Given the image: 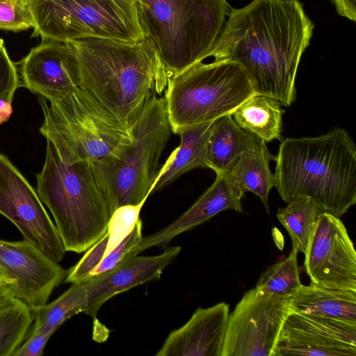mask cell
Segmentation results:
<instances>
[{
  "mask_svg": "<svg viewBox=\"0 0 356 356\" xmlns=\"http://www.w3.org/2000/svg\"><path fill=\"white\" fill-rule=\"evenodd\" d=\"M208 55L238 63L256 94L284 106L296 99V79L314 25L298 0H252L231 9Z\"/></svg>",
  "mask_w": 356,
  "mask_h": 356,
  "instance_id": "1",
  "label": "cell"
},
{
  "mask_svg": "<svg viewBox=\"0 0 356 356\" xmlns=\"http://www.w3.org/2000/svg\"><path fill=\"white\" fill-rule=\"evenodd\" d=\"M67 42L77 59L80 87L129 126L148 100L166 88L170 76L145 35L135 42L85 38Z\"/></svg>",
  "mask_w": 356,
  "mask_h": 356,
  "instance_id": "2",
  "label": "cell"
},
{
  "mask_svg": "<svg viewBox=\"0 0 356 356\" xmlns=\"http://www.w3.org/2000/svg\"><path fill=\"white\" fill-rule=\"evenodd\" d=\"M274 161L275 187L285 202L308 197L338 218L355 204L356 145L344 129L286 138Z\"/></svg>",
  "mask_w": 356,
  "mask_h": 356,
  "instance_id": "3",
  "label": "cell"
},
{
  "mask_svg": "<svg viewBox=\"0 0 356 356\" xmlns=\"http://www.w3.org/2000/svg\"><path fill=\"white\" fill-rule=\"evenodd\" d=\"M37 193L54 217L65 251L86 252L106 233L112 211L93 162H68L47 139Z\"/></svg>",
  "mask_w": 356,
  "mask_h": 356,
  "instance_id": "4",
  "label": "cell"
},
{
  "mask_svg": "<svg viewBox=\"0 0 356 356\" xmlns=\"http://www.w3.org/2000/svg\"><path fill=\"white\" fill-rule=\"evenodd\" d=\"M143 33L169 76L208 58L229 11L227 0H134Z\"/></svg>",
  "mask_w": 356,
  "mask_h": 356,
  "instance_id": "5",
  "label": "cell"
},
{
  "mask_svg": "<svg viewBox=\"0 0 356 356\" xmlns=\"http://www.w3.org/2000/svg\"><path fill=\"white\" fill-rule=\"evenodd\" d=\"M40 98V133L68 162L121 158L132 144L130 126L78 87L49 101Z\"/></svg>",
  "mask_w": 356,
  "mask_h": 356,
  "instance_id": "6",
  "label": "cell"
},
{
  "mask_svg": "<svg viewBox=\"0 0 356 356\" xmlns=\"http://www.w3.org/2000/svg\"><path fill=\"white\" fill-rule=\"evenodd\" d=\"M130 128L132 144L121 158L93 162L112 213L121 206L147 198L175 154L174 149L159 170L172 132L164 97L154 95Z\"/></svg>",
  "mask_w": 356,
  "mask_h": 356,
  "instance_id": "7",
  "label": "cell"
},
{
  "mask_svg": "<svg viewBox=\"0 0 356 356\" xmlns=\"http://www.w3.org/2000/svg\"><path fill=\"white\" fill-rule=\"evenodd\" d=\"M254 94L238 63H196L168 80L164 99L172 132L230 115Z\"/></svg>",
  "mask_w": 356,
  "mask_h": 356,
  "instance_id": "8",
  "label": "cell"
},
{
  "mask_svg": "<svg viewBox=\"0 0 356 356\" xmlns=\"http://www.w3.org/2000/svg\"><path fill=\"white\" fill-rule=\"evenodd\" d=\"M31 37L67 42L85 38L135 42L145 37L134 0H26Z\"/></svg>",
  "mask_w": 356,
  "mask_h": 356,
  "instance_id": "9",
  "label": "cell"
},
{
  "mask_svg": "<svg viewBox=\"0 0 356 356\" xmlns=\"http://www.w3.org/2000/svg\"><path fill=\"white\" fill-rule=\"evenodd\" d=\"M293 312L290 298L254 287L229 313L221 356H273L282 325Z\"/></svg>",
  "mask_w": 356,
  "mask_h": 356,
  "instance_id": "10",
  "label": "cell"
},
{
  "mask_svg": "<svg viewBox=\"0 0 356 356\" xmlns=\"http://www.w3.org/2000/svg\"><path fill=\"white\" fill-rule=\"evenodd\" d=\"M0 213L29 242L59 262L65 250L38 193L8 157L0 154Z\"/></svg>",
  "mask_w": 356,
  "mask_h": 356,
  "instance_id": "11",
  "label": "cell"
},
{
  "mask_svg": "<svg viewBox=\"0 0 356 356\" xmlns=\"http://www.w3.org/2000/svg\"><path fill=\"white\" fill-rule=\"evenodd\" d=\"M304 254L311 282L356 291V252L340 218L325 211L319 215Z\"/></svg>",
  "mask_w": 356,
  "mask_h": 356,
  "instance_id": "12",
  "label": "cell"
},
{
  "mask_svg": "<svg viewBox=\"0 0 356 356\" xmlns=\"http://www.w3.org/2000/svg\"><path fill=\"white\" fill-rule=\"evenodd\" d=\"M356 356V324L292 312L273 356Z\"/></svg>",
  "mask_w": 356,
  "mask_h": 356,
  "instance_id": "13",
  "label": "cell"
},
{
  "mask_svg": "<svg viewBox=\"0 0 356 356\" xmlns=\"http://www.w3.org/2000/svg\"><path fill=\"white\" fill-rule=\"evenodd\" d=\"M0 273L14 282L15 298L35 308L47 302L68 270L25 240L0 239Z\"/></svg>",
  "mask_w": 356,
  "mask_h": 356,
  "instance_id": "14",
  "label": "cell"
},
{
  "mask_svg": "<svg viewBox=\"0 0 356 356\" xmlns=\"http://www.w3.org/2000/svg\"><path fill=\"white\" fill-rule=\"evenodd\" d=\"M23 86L47 100L80 87L77 59L69 42L44 39L19 62Z\"/></svg>",
  "mask_w": 356,
  "mask_h": 356,
  "instance_id": "15",
  "label": "cell"
},
{
  "mask_svg": "<svg viewBox=\"0 0 356 356\" xmlns=\"http://www.w3.org/2000/svg\"><path fill=\"white\" fill-rule=\"evenodd\" d=\"M180 251V246H173L156 256L127 255L112 269L83 282L86 290L83 312L95 319L102 305L112 297L159 279Z\"/></svg>",
  "mask_w": 356,
  "mask_h": 356,
  "instance_id": "16",
  "label": "cell"
},
{
  "mask_svg": "<svg viewBox=\"0 0 356 356\" xmlns=\"http://www.w3.org/2000/svg\"><path fill=\"white\" fill-rule=\"evenodd\" d=\"M244 193L229 174L216 175L213 184L181 216L167 227L146 237L128 255H138L153 246H165L177 235L188 231L225 210L243 213Z\"/></svg>",
  "mask_w": 356,
  "mask_h": 356,
  "instance_id": "17",
  "label": "cell"
},
{
  "mask_svg": "<svg viewBox=\"0 0 356 356\" xmlns=\"http://www.w3.org/2000/svg\"><path fill=\"white\" fill-rule=\"evenodd\" d=\"M229 306L219 302L198 307L181 327L172 331L156 356H221Z\"/></svg>",
  "mask_w": 356,
  "mask_h": 356,
  "instance_id": "18",
  "label": "cell"
},
{
  "mask_svg": "<svg viewBox=\"0 0 356 356\" xmlns=\"http://www.w3.org/2000/svg\"><path fill=\"white\" fill-rule=\"evenodd\" d=\"M261 140L239 127L232 114L214 120L207 143V168L216 175L229 174L241 156Z\"/></svg>",
  "mask_w": 356,
  "mask_h": 356,
  "instance_id": "19",
  "label": "cell"
},
{
  "mask_svg": "<svg viewBox=\"0 0 356 356\" xmlns=\"http://www.w3.org/2000/svg\"><path fill=\"white\" fill-rule=\"evenodd\" d=\"M293 311L356 324V291L302 285L290 298Z\"/></svg>",
  "mask_w": 356,
  "mask_h": 356,
  "instance_id": "20",
  "label": "cell"
},
{
  "mask_svg": "<svg viewBox=\"0 0 356 356\" xmlns=\"http://www.w3.org/2000/svg\"><path fill=\"white\" fill-rule=\"evenodd\" d=\"M276 99L254 94L232 113L236 124L266 143L281 140L284 111Z\"/></svg>",
  "mask_w": 356,
  "mask_h": 356,
  "instance_id": "21",
  "label": "cell"
},
{
  "mask_svg": "<svg viewBox=\"0 0 356 356\" xmlns=\"http://www.w3.org/2000/svg\"><path fill=\"white\" fill-rule=\"evenodd\" d=\"M274 158L266 143L261 140L241 156L229 173L243 193L251 192L260 199L268 213L269 194L275 187L274 174L270 169Z\"/></svg>",
  "mask_w": 356,
  "mask_h": 356,
  "instance_id": "22",
  "label": "cell"
},
{
  "mask_svg": "<svg viewBox=\"0 0 356 356\" xmlns=\"http://www.w3.org/2000/svg\"><path fill=\"white\" fill-rule=\"evenodd\" d=\"M213 122L186 128L178 134L180 144L175 148L174 159L159 178L153 193L193 169L207 168V143Z\"/></svg>",
  "mask_w": 356,
  "mask_h": 356,
  "instance_id": "23",
  "label": "cell"
},
{
  "mask_svg": "<svg viewBox=\"0 0 356 356\" xmlns=\"http://www.w3.org/2000/svg\"><path fill=\"white\" fill-rule=\"evenodd\" d=\"M86 304L84 284L73 283L58 298L40 307L32 308L34 321L29 333H54L73 316L83 312Z\"/></svg>",
  "mask_w": 356,
  "mask_h": 356,
  "instance_id": "24",
  "label": "cell"
},
{
  "mask_svg": "<svg viewBox=\"0 0 356 356\" xmlns=\"http://www.w3.org/2000/svg\"><path fill=\"white\" fill-rule=\"evenodd\" d=\"M287 204L277 210L276 216L291 237L292 249L304 254L323 210L308 197H297Z\"/></svg>",
  "mask_w": 356,
  "mask_h": 356,
  "instance_id": "25",
  "label": "cell"
},
{
  "mask_svg": "<svg viewBox=\"0 0 356 356\" xmlns=\"http://www.w3.org/2000/svg\"><path fill=\"white\" fill-rule=\"evenodd\" d=\"M33 321L32 308L17 298L0 308V356H14Z\"/></svg>",
  "mask_w": 356,
  "mask_h": 356,
  "instance_id": "26",
  "label": "cell"
},
{
  "mask_svg": "<svg viewBox=\"0 0 356 356\" xmlns=\"http://www.w3.org/2000/svg\"><path fill=\"white\" fill-rule=\"evenodd\" d=\"M298 252L292 249L289 256L269 266L259 277L255 287L261 293L291 298L302 285L298 266Z\"/></svg>",
  "mask_w": 356,
  "mask_h": 356,
  "instance_id": "27",
  "label": "cell"
},
{
  "mask_svg": "<svg viewBox=\"0 0 356 356\" xmlns=\"http://www.w3.org/2000/svg\"><path fill=\"white\" fill-rule=\"evenodd\" d=\"M147 200V198H145L137 204L121 206L113 211L106 232L108 235V241L104 258L118 247L132 232Z\"/></svg>",
  "mask_w": 356,
  "mask_h": 356,
  "instance_id": "28",
  "label": "cell"
},
{
  "mask_svg": "<svg viewBox=\"0 0 356 356\" xmlns=\"http://www.w3.org/2000/svg\"><path fill=\"white\" fill-rule=\"evenodd\" d=\"M33 26L26 0H0V29L19 32Z\"/></svg>",
  "mask_w": 356,
  "mask_h": 356,
  "instance_id": "29",
  "label": "cell"
},
{
  "mask_svg": "<svg viewBox=\"0 0 356 356\" xmlns=\"http://www.w3.org/2000/svg\"><path fill=\"white\" fill-rule=\"evenodd\" d=\"M143 222L139 218L132 232L92 270L90 278L106 272L119 264L141 241Z\"/></svg>",
  "mask_w": 356,
  "mask_h": 356,
  "instance_id": "30",
  "label": "cell"
},
{
  "mask_svg": "<svg viewBox=\"0 0 356 356\" xmlns=\"http://www.w3.org/2000/svg\"><path fill=\"white\" fill-rule=\"evenodd\" d=\"M19 86L16 65L10 60L3 45L0 48V99L12 102L14 93Z\"/></svg>",
  "mask_w": 356,
  "mask_h": 356,
  "instance_id": "31",
  "label": "cell"
},
{
  "mask_svg": "<svg viewBox=\"0 0 356 356\" xmlns=\"http://www.w3.org/2000/svg\"><path fill=\"white\" fill-rule=\"evenodd\" d=\"M53 334L51 332L29 333L14 356H42L46 344Z\"/></svg>",
  "mask_w": 356,
  "mask_h": 356,
  "instance_id": "32",
  "label": "cell"
},
{
  "mask_svg": "<svg viewBox=\"0 0 356 356\" xmlns=\"http://www.w3.org/2000/svg\"><path fill=\"white\" fill-rule=\"evenodd\" d=\"M337 13L350 21H356V0H331Z\"/></svg>",
  "mask_w": 356,
  "mask_h": 356,
  "instance_id": "33",
  "label": "cell"
},
{
  "mask_svg": "<svg viewBox=\"0 0 356 356\" xmlns=\"http://www.w3.org/2000/svg\"><path fill=\"white\" fill-rule=\"evenodd\" d=\"M15 284L0 273V308L9 303L14 297Z\"/></svg>",
  "mask_w": 356,
  "mask_h": 356,
  "instance_id": "34",
  "label": "cell"
},
{
  "mask_svg": "<svg viewBox=\"0 0 356 356\" xmlns=\"http://www.w3.org/2000/svg\"><path fill=\"white\" fill-rule=\"evenodd\" d=\"M12 113V102L6 99H0V124L6 122Z\"/></svg>",
  "mask_w": 356,
  "mask_h": 356,
  "instance_id": "35",
  "label": "cell"
},
{
  "mask_svg": "<svg viewBox=\"0 0 356 356\" xmlns=\"http://www.w3.org/2000/svg\"><path fill=\"white\" fill-rule=\"evenodd\" d=\"M3 46V40L0 38V48Z\"/></svg>",
  "mask_w": 356,
  "mask_h": 356,
  "instance_id": "36",
  "label": "cell"
}]
</instances>
